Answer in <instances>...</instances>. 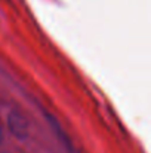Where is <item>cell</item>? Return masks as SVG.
<instances>
[{"instance_id": "cell-1", "label": "cell", "mask_w": 151, "mask_h": 153, "mask_svg": "<svg viewBox=\"0 0 151 153\" xmlns=\"http://www.w3.org/2000/svg\"><path fill=\"white\" fill-rule=\"evenodd\" d=\"M0 140H1V126H0Z\"/></svg>"}]
</instances>
